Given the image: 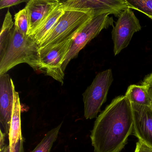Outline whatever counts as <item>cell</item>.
I'll return each instance as SVG.
<instances>
[{
    "instance_id": "30bf717a",
    "label": "cell",
    "mask_w": 152,
    "mask_h": 152,
    "mask_svg": "<svg viewBox=\"0 0 152 152\" xmlns=\"http://www.w3.org/2000/svg\"><path fill=\"white\" fill-rule=\"evenodd\" d=\"M131 104L133 115V134L138 140L152 148V107Z\"/></svg>"
},
{
    "instance_id": "ffe728a7",
    "label": "cell",
    "mask_w": 152,
    "mask_h": 152,
    "mask_svg": "<svg viewBox=\"0 0 152 152\" xmlns=\"http://www.w3.org/2000/svg\"><path fill=\"white\" fill-rule=\"evenodd\" d=\"M24 139H20L18 141L15 146L14 152H24ZM0 152H10L9 145H6L2 149H0Z\"/></svg>"
},
{
    "instance_id": "2e32d148",
    "label": "cell",
    "mask_w": 152,
    "mask_h": 152,
    "mask_svg": "<svg viewBox=\"0 0 152 152\" xmlns=\"http://www.w3.org/2000/svg\"><path fill=\"white\" fill-rule=\"evenodd\" d=\"M62 123L49 131L38 145L31 152H50L53 144L58 138Z\"/></svg>"
},
{
    "instance_id": "7402d4cb",
    "label": "cell",
    "mask_w": 152,
    "mask_h": 152,
    "mask_svg": "<svg viewBox=\"0 0 152 152\" xmlns=\"http://www.w3.org/2000/svg\"><path fill=\"white\" fill-rule=\"evenodd\" d=\"M141 84L146 85L152 99V72L146 75L141 83Z\"/></svg>"
},
{
    "instance_id": "277c9868",
    "label": "cell",
    "mask_w": 152,
    "mask_h": 152,
    "mask_svg": "<svg viewBox=\"0 0 152 152\" xmlns=\"http://www.w3.org/2000/svg\"><path fill=\"white\" fill-rule=\"evenodd\" d=\"M113 81L111 69L100 72L83 94L84 117L87 120L97 117L101 107L106 101L108 91Z\"/></svg>"
},
{
    "instance_id": "8fae6325",
    "label": "cell",
    "mask_w": 152,
    "mask_h": 152,
    "mask_svg": "<svg viewBox=\"0 0 152 152\" xmlns=\"http://www.w3.org/2000/svg\"><path fill=\"white\" fill-rule=\"evenodd\" d=\"M58 0H30L25 8L29 21V36L43 23L50 14L59 5Z\"/></svg>"
},
{
    "instance_id": "4fadbf2b",
    "label": "cell",
    "mask_w": 152,
    "mask_h": 152,
    "mask_svg": "<svg viewBox=\"0 0 152 152\" xmlns=\"http://www.w3.org/2000/svg\"><path fill=\"white\" fill-rule=\"evenodd\" d=\"M22 105L20 102L19 94H18L13 107L12 117L10 121L9 140L10 152H14L15 146L18 141L23 139L21 129V114Z\"/></svg>"
},
{
    "instance_id": "ac0fdd59",
    "label": "cell",
    "mask_w": 152,
    "mask_h": 152,
    "mask_svg": "<svg viewBox=\"0 0 152 152\" xmlns=\"http://www.w3.org/2000/svg\"><path fill=\"white\" fill-rule=\"evenodd\" d=\"M14 19L15 27L23 34L29 36V21L26 9L24 8L16 14Z\"/></svg>"
},
{
    "instance_id": "3957f363",
    "label": "cell",
    "mask_w": 152,
    "mask_h": 152,
    "mask_svg": "<svg viewBox=\"0 0 152 152\" xmlns=\"http://www.w3.org/2000/svg\"><path fill=\"white\" fill-rule=\"evenodd\" d=\"M64 15L56 25L39 45V48L58 44L65 41L74 39L86 25L94 18L89 10H64Z\"/></svg>"
},
{
    "instance_id": "5bb4252c",
    "label": "cell",
    "mask_w": 152,
    "mask_h": 152,
    "mask_svg": "<svg viewBox=\"0 0 152 152\" xmlns=\"http://www.w3.org/2000/svg\"><path fill=\"white\" fill-rule=\"evenodd\" d=\"M125 96L130 103L152 107V99L146 85H130L128 87Z\"/></svg>"
},
{
    "instance_id": "8992f818",
    "label": "cell",
    "mask_w": 152,
    "mask_h": 152,
    "mask_svg": "<svg viewBox=\"0 0 152 152\" xmlns=\"http://www.w3.org/2000/svg\"><path fill=\"white\" fill-rule=\"evenodd\" d=\"M109 15H101L93 18L73 41L69 53L66 57L62 69L64 72L69 62L78 56V54L91 40L100 32L110 26H113L114 20Z\"/></svg>"
},
{
    "instance_id": "44dd1931",
    "label": "cell",
    "mask_w": 152,
    "mask_h": 152,
    "mask_svg": "<svg viewBox=\"0 0 152 152\" xmlns=\"http://www.w3.org/2000/svg\"><path fill=\"white\" fill-rule=\"evenodd\" d=\"M134 152H152V148L148 146L142 141L138 140L136 143Z\"/></svg>"
},
{
    "instance_id": "6da1fadb",
    "label": "cell",
    "mask_w": 152,
    "mask_h": 152,
    "mask_svg": "<svg viewBox=\"0 0 152 152\" xmlns=\"http://www.w3.org/2000/svg\"><path fill=\"white\" fill-rule=\"evenodd\" d=\"M131 104L126 96H118L97 116L90 138L94 152H121L133 133Z\"/></svg>"
},
{
    "instance_id": "9a60e30c",
    "label": "cell",
    "mask_w": 152,
    "mask_h": 152,
    "mask_svg": "<svg viewBox=\"0 0 152 152\" xmlns=\"http://www.w3.org/2000/svg\"><path fill=\"white\" fill-rule=\"evenodd\" d=\"M15 23L9 10L5 16L0 33V60L6 54L13 33Z\"/></svg>"
},
{
    "instance_id": "d6986e66",
    "label": "cell",
    "mask_w": 152,
    "mask_h": 152,
    "mask_svg": "<svg viewBox=\"0 0 152 152\" xmlns=\"http://www.w3.org/2000/svg\"><path fill=\"white\" fill-rule=\"evenodd\" d=\"M29 1L26 0H1L0 1V9L6 8L10 7L12 6H15L21 4L23 2H27Z\"/></svg>"
},
{
    "instance_id": "603a6c76",
    "label": "cell",
    "mask_w": 152,
    "mask_h": 152,
    "mask_svg": "<svg viewBox=\"0 0 152 152\" xmlns=\"http://www.w3.org/2000/svg\"><path fill=\"white\" fill-rule=\"evenodd\" d=\"M6 136V134L4 132H2V130L1 129V139H0V149H2L6 144L5 143V137Z\"/></svg>"
},
{
    "instance_id": "7a4b0ae2",
    "label": "cell",
    "mask_w": 152,
    "mask_h": 152,
    "mask_svg": "<svg viewBox=\"0 0 152 152\" xmlns=\"http://www.w3.org/2000/svg\"><path fill=\"white\" fill-rule=\"evenodd\" d=\"M26 63L35 71L42 72L39 46L29 36L14 26L7 49L0 60V75L6 74L17 65Z\"/></svg>"
},
{
    "instance_id": "5b68a950",
    "label": "cell",
    "mask_w": 152,
    "mask_h": 152,
    "mask_svg": "<svg viewBox=\"0 0 152 152\" xmlns=\"http://www.w3.org/2000/svg\"><path fill=\"white\" fill-rule=\"evenodd\" d=\"M74 39L65 41L58 44L39 48L42 72L64 84V72L62 69L66 57L69 53Z\"/></svg>"
},
{
    "instance_id": "9c48e42d",
    "label": "cell",
    "mask_w": 152,
    "mask_h": 152,
    "mask_svg": "<svg viewBox=\"0 0 152 152\" xmlns=\"http://www.w3.org/2000/svg\"><path fill=\"white\" fill-rule=\"evenodd\" d=\"M18 94L9 75H0V121L7 137L9 134L13 107Z\"/></svg>"
},
{
    "instance_id": "52a82bcc",
    "label": "cell",
    "mask_w": 152,
    "mask_h": 152,
    "mask_svg": "<svg viewBox=\"0 0 152 152\" xmlns=\"http://www.w3.org/2000/svg\"><path fill=\"white\" fill-rule=\"evenodd\" d=\"M61 3L64 10H89L94 17L108 14L118 18L124 10L129 8L126 0H68Z\"/></svg>"
},
{
    "instance_id": "ba28073f",
    "label": "cell",
    "mask_w": 152,
    "mask_h": 152,
    "mask_svg": "<svg viewBox=\"0 0 152 152\" xmlns=\"http://www.w3.org/2000/svg\"><path fill=\"white\" fill-rule=\"evenodd\" d=\"M141 30L139 20L130 8L123 11L112 31L115 56L119 54L129 44L133 34Z\"/></svg>"
},
{
    "instance_id": "7c38bea8",
    "label": "cell",
    "mask_w": 152,
    "mask_h": 152,
    "mask_svg": "<svg viewBox=\"0 0 152 152\" xmlns=\"http://www.w3.org/2000/svg\"><path fill=\"white\" fill-rule=\"evenodd\" d=\"M64 12V10L62 7L60 1L59 5L50 14L43 23L30 37L39 46L43 40L56 25L58 20Z\"/></svg>"
},
{
    "instance_id": "e0dca14e",
    "label": "cell",
    "mask_w": 152,
    "mask_h": 152,
    "mask_svg": "<svg viewBox=\"0 0 152 152\" xmlns=\"http://www.w3.org/2000/svg\"><path fill=\"white\" fill-rule=\"evenodd\" d=\"M130 9L142 12L152 20V0H126Z\"/></svg>"
}]
</instances>
